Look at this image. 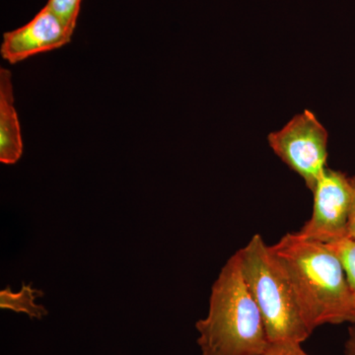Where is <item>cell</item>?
<instances>
[{
    "label": "cell",
    "instance_id": "12",
    "mask_svg": "<svg viewBox=\"0 0 355 355\" xmlns=\"http://www.w3.org/2000/svg\"><path fill=\"white\" fill-rule=\"evenodd\" d=\"M350 183H352V196L349 224H347V234H349V239L355 240V177H350Z\"/></svg>",
    "mask_w": 355,
    "mask_h": 355
},
{
    "label": "cell",
    "instance_id": "2",
    "mask_svg": "<svg viewBox=\"0 0 355 355\" xmlns=\"http://www.w3.org/2000/svg\"><path fill=\"white\" fill-rule=\"evenodd\" d=\"M202 355H263L270 343L236 253L214 284L209 315L198 321Z\"/></svg>",
    "mask_w": 355,
    "mask_h": 355
},
{
    "label": "cell",
    "instance_id": "9",
    "mask_svg": "<svg viewBox=\"0 0 355 355\" xmlns=\"http://www.w3.org/2000/svg\"><path fill=\"white\" fill-rule=\"evenodd\" d=\"M328 246L340 257L345 266L354 302L355 324V240L347 238L333 244H328Z\"/></svg>",
    "mask_w": 355,
    "mask_h": 355
},
{
    "label": "cell",
    "instance_id": "7",
    "mask_svg": "<svg viewBox=\"0 0 355 355\" xmlns=\"http://www.w3.org/2000/svg\"><path fill=\"white\" fill-rule=\"evenodd\" d=\"M14 100L12 73L0 69V161L13 165L23 153L19 118Z\"/></svg>",
    "mask_w": 355,
    "mask_h": 355
},
{
    "label": "cell",
    "instance_id": "1",
    "mask_svg": "<svg viewBox=\"0 0 355 355\" xmlns=\"http://www.w3.org/2000/svg\"><path fill=\"white\" fill-rule=\"evenodd\" d=\"M288 275L303 319L314 331L324 324H354V302L340 257L324 243L287 233L272 245Z\"/></svg>",
    "mask_w": 355,
    "mask_h": 355
},
{
    "label": "cell",
    "instance_id": "11",
    "mask_svg": "<svg viewBox=\"0 0 355 355\" xmlns=\"http://www.w3.org/2000/svg\"><path fill=\"white\" fill-rule=\"evenodd\" d=\"M263 355H310L301 343H282L270 345Z\"/></svg>",
    "mask_w": 355,
    "mask_h": 355
},
{
    "label": "cell",
    "instance_id": "5",
    "mask_svg": "<svg viewBox=\"0 0 355 355\" xmlns=\"http://www.w3.org/2000/svg\"><path fill=\"white\" fill-rule=\"evenodd\" d=\"M312 193V214L296 232L299 237L327 245L349 238L347 224L352 196L350 177L327 167Z\"/></svg>",
    "mask_w": 355,
    "mask_h": 355
},
{
    "label": "cell",
    "instance_id": "10",
    "mask_svg": "<svg viewBox=\"0 0 355 355\" xmlns=\"http://www.w3.org/2000/svg\"><path fill=\"white\" fill-rule=\"evenodd\" d=\"M83 0H48L46 6L62 20L70 32L76 31Z\"/></svg>",
    "mask_w": 355,
    "mask_h": 355
},
{
    "label": "cell",
    "instance_id": "13",
    "mask_svg": "<svg viewBox=\"0 0 355 355\" xmlns=\"http://www.w3.org/2000/svg\"><path fill=\"white\" fill-rule=\"evenodd\" d=\"M345 355H355V326L350 327L345 343Z\"/></svg>",
    "mask_w": 355,
    "mask_h": 355
},
{
    "label": "cell",
    "instance_id": "3",
    "mask_svg": "<svg viewBox=\"0 0 355 355\" xmlns=\"http://www.w3.org/2000/svg\"><path fill=\"white\" fill-rule=\"evenodd\" d=\"M243 277L263 317L270 345L306 342L313 331L307 326L288 275L260 234L236 252Z\"/></svg>",
    "mask_w": 355,
    "mask_h": 355
},
{
    "label": "cell",
    "instance_id": "4",
    "mask_svg": "<svg viewBox=\"0 0 355 355\" xmlns=\"http://www.w3.org/2000/svg\"><path fill=\"white\" fill-rule=\"evenodd\" d=\"M329 133L309 110L296 114L284 128L270 132L268 146L292 171L314 190L328 159Z\"/></svg>",
    "mask_w": 355,
    "mask_h": 355
},
{
    "label": "cell",
    "instance_id": "6",
    "mask_svg": "<svg viewBox=\"0 0 355 355\" xmlns=\"http://www.w3.org/2000/svg\"><path fill=\"white\" fill-rule=\"evenodd\" d=\"M72 36L73 33L46 4L22 27L4 33L0 53L7 62L16 64L40 53L62 48L70 43Z\"/></svg>",
    "mask_w": 355,
    "mask_h": 355
},
{
    "label": "cell",
    "instance_id": "8",
    "mask_svg": "<svg viewBox=\"0 0 355 355\" xmlns=\"http://www.w3.org/2000/svg\"><path fill=\"white\" fill-rule=\"evenodd\" d=\"M43 295V292L33 289L30 286H23L19 293H12L9 288L2 291L0 293L1 297V308L11 309L16 312L27 313L31 318L42 319L46 315V311L43 306L37 305L35 299Z\"/></svg>",
    "mask_w": 355,
    "mask_h": 355
}]
</instances>
